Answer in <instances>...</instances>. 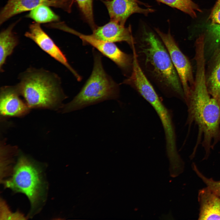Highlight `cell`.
Instances as JSON below:
<instances>
[{
  "mask_svg": "<svg viewBox=\"0 0 220 220\" xmlns=\"http://www.w3.org/2000/svg\"><path fill=\"white\" fill-rule=\"evenodd\" d=\"M196 70L194 85L185 102L188 107L187 123H194L198 128V136L194 150L203 140L201 144L206 156L211 149L220 141V106L210 94L207 88L205 62H196Z\"/></svg>",
  "mask_w": 220,
  "mask_h": 220,
  "instance_id": "6da1fadb",
  "label": "cell"
},
{
  "mask_svg": "<svg viewBox=\"0 0 220 220\" xmlns=\"http://www.w3.org/2000/svg\"><path fill=\"white\" fill-rule=\"evenodd\" d=\"M133 46L144 73L167 97L185 101L180 79L164 44L153 33L145 31Z\"/></svg>",
  "mask_w": 220,
  "mask_h": 220,
  "instance_id": "7a4b0ae2",
  "label": "cell"
},
{
  "mask_svg": "<svg viewBox=\"0 0 220 220\" xmlns=\"http://www.w3.org/2000/svg\"><path fill=\"white\" fill-rule=\"evenodd\" d=\"M19 78L16 85L30 108L59 107L66 98L61 79L54 73L30 68L20 73Z\"/></svg>",
  "mask_w": 220,
  "mask_h": 220,
  "instance_id": "3957f363",
  "label": "cell"
},
{
  "mask_svg": "<svg viewBox=\"0 0 220 220\" xmlns=\"http://www.w3.org/2000/svg\"><path fill=\"white\" fill-rule=\"evenodd\" d=\"M43 171L39 164L21 154L11 177L2 182L5 188L27 196L31 205V216L39 211L46 198L47 185Z\"/></svg>",
  "mask_w": 220,
  "mask_h": 220,
  "instance_id": "277c9868",
  "label": "cell"
},
{
  "mask_svg": "<svg viewBox=\"0 0 220 220\" xmlns=\"http://www.w3.org/2000/svg\"><path fill=\"white\" fill-rule=\"evenodd\" d=\"M93 68L91 74L78 94L63 107L64 113L82 109L105 101L118 99L119 85L105 71L101 55L93 49Z\"/></svg>",
  "mask_w": 220,
  "mask_h": 220,
  "instance_id": "5b68a950",
  "label": "cell"
},
{
  "mask_svg": "<svg viewBox=\"0 0 220 220\" xmlns=\"http://www.w3.org/2000/svg\"><path fill=\"white\" fill-rule=\"evenodd\" d=\"M138 93L153 107L160 119L164 132L168 157L177 156L179 154L176 134L171 112L164 105L151 83L147 82L141 85Z\"/></svg>",
  "mask_w": 220,
  "mask_h": 220,
  "instance_id": "8992f818",
  "label": "cell"
},
{
  "mask_svg": "<svg viewBox=\"0 0 220 220\" xmlns=\"http://www.w3.org/2000/svg\"><path fill=\"white\" fill-rule=\"evenodd\" d=\"M59 29L77 36L82 40L83 45L92 46L101 54L114 62L125 76L127 77L130 75L133 68V54L132 55L123 52L114 43L99 39L92 34H82L68 27L63 23L60 25Z\"/></svg>",
  "mask_w": 220,
  "mask_h": 220,
  "instance_id": "52a82bcc",
  "label": "cell"
},
{
  "mask_svg": "<svg viewBox=\"0 0 220 220\" xmlns=\"http://www.w3.org/2000/svg\"><path fill=\"white\" fill-rule=\"evenodd\" d=\"M155 30L169 53L180 79L185 98L193 88L195 83L190 63L180 50L169 30L166 33L157 28H155Z\"/></svg>",
  "mask_w": 220,
  "mask_h": 220,
  "instance_id": "ba28073f",
  "label": "cell"
},
{
  "mask_svg": "<svg viewBox=\"0 0 220 220\" xmlns=\"http://www.w3.org/2000/svg\"><path fill=\"white\" fill-rule=\"evenodd\" d=\"M74 0H8L0 13V24L18 14L46 5L71 12Z\"/></svg>",
  "mask_w": 220,
  "mask_h": 220,
  "instance_id": "9c48e42d",
  "label": "cell"
},
{
  "mask_svg": "<svg viewBox=\"0 0 220 220\" xmlns=\"http://www.w3.org/2000/svg\"><path fill=\"white\" fill-rule=\"evenodd\" d=\"M25 37L35 42L43 51L65 66L78 81L82 77L71 66L65 55L50 37L43 30L39 24L34 23L24 35Z\"/></svg>",
  "mask_w": 220,
  "mask_h": 220,
  "instance_id": "30bf717a",
  "label": "cell"
},
{
  "mask_svg": "<svg viewBox=\"0 0 220 220\" xmlns=\"http://www.w3.org/2000/svg\"><path fill=\"white\" fill-rule=\"evenodd\" d=\"M20 95L16 85L1 88L0 111L2 115L19 116L28 112L30 108L21 99Z\"/></svg>",
  "mask_w": 220,
  "mask_h": 220,
  "instance_id": "8fae6325",
  "label": "cell"
},
{
  "mask_svg": "<svg viewBox=\"0 0 220 220\" xmlns=\"http://www.w3.org/2000/svg\"><path fill=\"white\" fill-rule=\"evenodd\" d=\"M103 2L107 8L110 20L124 26L127 19L133 13L147 15L154 11V9L150 8H141L138 3L134 0H111Z\"/></svg>",
  "mask_w": 220,
  "mask_h": 220,
  "instance_id": "7c38bea8",
  "label": "cell"
},
{
  "mask_svg": "<svg viewBox=\"0 0 220 220\" xmlns=\"http://www.w3.org/2000/svg\"><path fill=\"white\" fill-rule=\"evenodd\" d=\"M92 35L97 39L107 42H126L130 47L135 42L130 25L126 27L111 20L102 26L96 27Z\"/></svg>",
  "mask_w": 220,
  "mask_h": 220,
  "instance_id": "4fadbf2b",
  "label": "cell"
},
{
  "mask_svg": "<svg viewBox=\"0 0 220 220\" xmlns=\"http://www.w3.org/2000/svg\"><path fill=\"white\" fill-rule=\"evenodd\" d=\"M200 204L199 220H220V196L207 187L200 190L198 195Z\"/></svg>",
  "mask_w": 220,
  "mask_h": 220,
  "instance_id": "5bb4252c",
  "label": "cell"
},
{
  "mask_svg": "<svg viewBox=\"0 0 220 220\" xmlns=\"http://www.w3.org/2000/svg\"><path fill=\"white\" fill-rule=\"evenodd\" d=\"M210 66L206 75L207 86L210 94L220 106V48L215 51Z\"/></svg>",
  "mask_w": 220,
  "mask_h": 220,
  "instance_id": "9a60e30c",
  "label": "cell"
},
{
  "mask_svg": "<svg viewBox=\"0 0 220 220\" xmlns=\"http://www.w3.org/2000/svg\"><path fill=\"white\" fill-rule=\"evenodd\" d=\"M13 24L2 31L0 34V70L2 72L3 66L7 58L13 53L18 43L16 36L13 32Z\"/></svg>",
  "mask_w": 220,
  "mask_h": 220,
  "instance_id": "2e32d148",
  "label": "cell"
},
{
  "mask_svg": "<svg viewBox=\"0 0 220 220\" xmlns=\"http://www.w3.org/2000/svg\"><path fill=\"white\" fill-rule=\"evenodd\" d=\"M27 17L39 24L55 21L59 19L58 16L46 5H41L30 10Z\"/></svg>",
  "mask_w": 220,
  "mask_h": 220,
  "instance_id": "e0dca14e",
  "label": "cell"
},
{
  "mask_svg": "<svg viewBox=\"0 0 220 220\" xmlns=\"http://www.w3.org/2000/svg\"><path fill=\"white\" fill-rule=\"evenodd\" d=\"M211 22L209 25L208 32L214 44L220 46V2H217L210 15Z\"/></svg>",
  "mask_w": 220,
  "mask_h": 220,
  "instance_id": "ac0fdd59",
  "label": "cell"
},
{
  "mask_svg": "<svg viewBox=\"0 0 220 220\" xmlns=\"http://www.w3.org/2000/svg\"><path fill=\"white\" fill-rule=\"evenodd\" d=\"M172 7L176 8L189 15L196 16V11L200 12L198 6L192 0H157Z\"/></svg>",
  "mask_w": 220,
  "mask_h": 220,
  "instance_id": "d6986e66",
  "label": "cell"
},
{
  "mask_svg": "<svg viewBox=\"0 0 220 220\" xmlns=\"http://www.w3.org/2000/svg\"><path fill=\"white\" fill-rule=\"evenodd\" d=\"M81 12L93 29L96 27L93 9V0H75Z\"/></svg>",
  "mask_w": 220,
  "mask_h": 220,
  "instance_id": "ffe728a7",
  "label": "cell"
},
{
  "mask_svg": "<svg viewBox=\"0 0 220 220\" xmlns=\"http://www.w3.org/2000/svg\"><path fill=\"white\" fill-rule=\"evenodd\" d=\"M192 167L197 176L206 185L207 187L220 196V181H216L211 178L206 177L199 170L194 163L193 164Z\"/></svg>",
  "mask_w": 220,
  "mask_h": 220,
  "instance_id": "44dd1931",
  "label": "cell"
},
{
  "mask_svg": "<svg viewBox=\"0 0 220 220\" xmlns=\"http://www.w3.org/2000/svg\"><path fill=\"white\" fill-rule=\"evenodd\" d=\"M2 218H7V219H13V218H24V217L20 215V213L16 212L11 213L8 209L7 206L5 205L4 202L2 201Z\"/></svg>",
  "mask_w": 220,
  "mask_h": 220,
  "instance_id": "7402d4cb",
  "label": "cell"
},
{
  "mask_svg": "<svg viewBox=\"0 0 220 220\" xmlns=\"http://www.w3.org/2000/svg\"><path fill=\"white\" fill-rule=\"evenodd\" d=\"M134 0L136 1V2H138L139 4H143V3H142V2H140L139 1H138V0ZM144 4H145L144 3Z\"/></svg>",
  "mask_w": 220,
  "mask_h": 220,
  "instance_id": "603a6c76",
  "label": "cell"
},
{
  "mask_svg": "<svg viewBox=\"0 0 220 220\" xmlns=\"http://www.w3.org/2000/svg\"><path fill=\"white\" fill-rule=\"evenodd\" d=\"M217 2H220V0H218V1H217Z\"/></svg>",
  "mask_w": 220,
  "mask_h": 220,
  "instance_id": "cb8c5ba5",
  "label": "cell"
},
{
  "mask_svg": "<svg viewBox=\"0 0 220 220\" xmlns=\"http://www.w3.org/2000/svg\"></svg>",
  "mask_w": 220,
  "mask_h": 220,
  "instance_id": "d4e9b609",
  "label": "cell"
}]
</instances>
